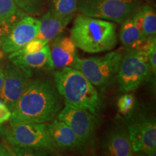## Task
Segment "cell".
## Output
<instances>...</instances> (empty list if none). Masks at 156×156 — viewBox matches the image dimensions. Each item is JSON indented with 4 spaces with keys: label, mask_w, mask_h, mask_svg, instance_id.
<instances>
[{
    "label": "cell",
    "mask_w": 156,
    "mask_h": 156,
    "mask_svg": "<svg viewBox=\"0 0 156 156\" xmlns=\"http://www.w3.org/2000/svg\"><path fill=\"white\" fill-rule=\"evenodd\" d=\"M40 28V20L32 16H24L13 25L1 42L2 50L6 54L22 48L25 44L37 38Z\"/></svg>",
    "instance_id": "obj_10"
},
{
    "label": "cell",
    "mask_w": 156,
    "mask_h": 156,
    "mask_svg": "<svg viewBox=\"0 0 156 156\" xmlns=\"http://www.w3.org/2000/svg\"><path fill=\"white\" fill-rule=\"evenodd\" d=\"M59 16L74 15L77 10V0H51L49 9Z\"/></svg>",
    "instance_id": "obj_20"
},
{
    "label": "cell",
    "mask_w": 156,
    "mask_h": 156,
    "mask_svg": "<svg viewBox=\"0 0 156 156\" xmlns=\"http://www.w3.org/2000/svg\"><path fill=\"white\" fill-rule=\"evenodd\" d=\"M146 53L147 54L148 62H149L152 74H153L154 76L156 75V41H155L150 48H148Z\"/></svg>",
    "instance_id": "obj_24"
},
{
    "label": "cell",
    "mask_w": 156,
    "mask_h": 156,
    "mask_svg": "<svg viewBox=\"0 0 156 156\" xmlns=\"http://www.w3.org/2000/svg\"><path fill=\"white\" fill-rule=\"evenodd\" d=\"M74 15L59 16L48 10L40 20V28L37 38L49 41L57 37L73 18Z\"/></svg>",
    "instance_id": "obj_16"
},
{
    "label": "cell",
    "mask_w": 156,
    "mask_h": 156,
    "mask_svg": "<svg viewBox=\"0 0 156 156\" xmlns=\"http://www.w3.org/2000/svg\"><path fill=\"white\" fill-rule=\"evenodd\" d=\"M123 53L116 50L100 56L76 58L72 67L80 71L90 82L104 92L116 79Z\"/></svg>",
    "instance_id": "obj_4"
},
{
    "label": "cell",
    "mask_w": 156,
    "mask_h": 156,
    "mask_svg": "<svg viewBox=\"0 0 156 156\" xmlns=\"http://www.w3.org/2000/svg\"><path fill=\"white\" fill-rule=\"evenodd\" d=\"M11 114L12 112L8 107L2 101H0V125L9 121Z\"/></svg>",
    "instance_id": "obj_25"
},
{
    "label": "cell",
    "mask_w": 156,
    "mask_h": 156,
    "mask_svg": "<svg viewBox=\"0 0 156 156\" xmlns=\"http://www.w3.org/2000/svg\"><path fill=\"white\" fill-rule=\"evenodd\" d=\"M126 127L134 153L155 155L156 123L153 116L140 114L129 119Z\"/></svg>",
    "instance_id": "obj_8"
},
{
    "label": "cell",
    "mask_w": 156,
    "mask_h": 156,
    "mask_svg": "<svg viewBox=\"0 0 156 156\" xmlns=\"http://www.w3.org/2000/svg\"><path fill=\"white\" fill-rule=\"evenodd\" d=\"M17 7L25 13L37 15L41 13L44 7L43 0H13Z\"/></svg>",
    "instance_id": "obj_21"
},
{
    "label": "cell",
    "mask_w": 156,
    "mask_h": 156,
    "mask_svg": "<svg viewBox=\"0 0 156 156\" xmlns=\"http://www.w3.org/2000/svg\"><path fill=\"white\" fill-rule=\"evenodd\" d=\"M61 106V95L51 81L30 80L12 111L9 125L48 122L58 114Z\"/></svg>",
    "instance_id": "obj_1"
},
{
    "label": "cell",
    "mask_w": 156,
    "mask_h": 156,
    "mask_svg": "<svg viewBox=\"0 0 156 156\" xmlns=\"http://www.w3.org/2000/svg\"><path fill=\"white\" fill-rule=\"evenodd\" d=\"M57 119L67 124L85 145L92 142L97 119L88 111L65 104L58 113Z\"/></svg>",
    "instance_id": "obj_9"
},
{
    "label": "cell",
    "mask_w": 156,
    "mask_h": 156,
    "mask_svg": "<svg viewBox=\"0 0 156 156\" xmlns=\"http://www.w3.org/2000/svg\"><path fill=\"white\" fill-rule=\"evenodd\" d=\"M4 79H5V74H4V70L0 67V92H1L2 88Z\"/></svg>",
    "instance_id": "obj_26"
},
{
    "label": "cell",
    "mask_w": 156,
    "mask_h": 156,
    "mask_svg": "<svg viewBox=\"0 0 156 156\" xmlns=\"http://www.w3.org/2000/svg\"><path fill=\"white\" fill-rule=\"evenodd\" d=\"M25 16L13 0H0V44L17 21Z\"/></svg>",
    "instance_id": "obj_17"
},
{
    "label": "cell",
    "mask_w": 156,
    "mask_h": 156,
    "mask_svg": "<svg viewBox=\"0 0 156 156\" xmlns=\"http://www.w3.org/2000/svg\"><path fill=\"white\" fill-rule=\"evenodd\" d=\"M132 16L121 23L119 30L120 41L127 50L137 49L141 43L147 38L136 27Z\"/></svg>",
    "instance_id": "obj_18"
},
{
    "label": "cell",
    "mask_w": 156,
    "mask_h": 156,
    "mask_svg": "<svg viewBox=\"0 0 156 156\" xmlns=\"http://www.w3.org/2000/svg\"><path fill=\"white\" fill-rule=\"evenodd\" d=\"M135 103L136 99L134 95L126 93L119 98L117 103L119 111L122 114H129L133 110Z\"/></svg>",
    "instance_id": "obj_23"
},
{
    "label": "cell",
    "mask_w": 156,
    "mask_h": 156,
    "mask_svg": "<svg viewBox=\"0 0 156 156\" xmlns=\"http://www.w3.org/2000/svg\"><path fill=\"white\" fill-rule=\"evenodd\" d=\"M5 140L12 145L23 147L44 149L56 153L51 142L46 123L18 124L9 125L2 130Z\"/></svg>",
    "instance_id": "obj_7"
},
{
    "label": "cell",
    "mask_w": 156,
    "mask_h": 156,
    "mask_svg": "<svg viewBox=\"0 0 156 156\" xmlns=\"http://www.w3.org/2000/svg\"><path fill=\"white\" fill-rule=\"evenodd\" d=\"M102 148L108 155L132 156L134 154L125 126H119L111 130L103 140Z\"/></svg>",
    "instance_id": "obj_14"
},
{
    "label": "cell",
    "mask_w": 156,
    "mask_h": 156,
    "mask_svg": "<svg viewBox=\"0 0 156 156\" xmlns=\"http://www.w3.org/2000/svg\"><path fill=\"white\" fill-rule=\"evenodd\" d=\"M142 6V0H77V10L86 16L122 23Z\"/></svg>",
    "instance_id": "obj_5"
},
{
    "label": "cell",
    "mask_w": 156,
    "mask_h": 156,
    "mask_svg": "<svg viewBox=\"0 0 156 156\" xmlns=\"http://www.w3.org/2000/svg\"><path fill=\"white\" fill-rule=\"evenodd\" d=\"M70 38L76 47L87 53L108 51L117 44L116 26L112 21L78 14L74 20Z\"/></svg>",
    "instance_id": "obj_3"
},
{
    "label": "cell",
    "mask_w": 156,
    "mask_h": 156,
    "mask_svg": "<svg viewBox=\"0 0 156 156\" xmlns=\"http://www.w3.org/2000/svg\"><path fill=\"white\" fill-rule=\"evenodd\" d=\"M54 77L56 88L65 104L98 116L103 107L102 99L95 87L80 71L67 67L54 73Z\"/></svg>",
    "instance_id": "obj_2"
},
{
    "label": "cell",
    "mask_w": 156,
    "mask_h": 156,
    "mask_svg": "<svg viewBox=\"0 0 156 156\" xmlns=\"http://www.w3.org/2000/svg\"><path fill=\"white\" fill-rule=\"evenodd\" d=\"M9 58L11 59L12 63L23 69L30 77L36 70L54 69L48 44H46L44 48L35 53L17 54Z\"/></svg>",
    "instance_id": "obj_13"
},
{
    "label": "cell",
    "mask_w": 156,
    "mask_h": 156,
    "mask_svg": "<svg viewBox=\"0 0 156 156\" xmlns=\"http://www.w3.org/2000/svg\"><path fill=\"white\" fill-rule=\"evenodd\" d=\"M2 132V128H0V136H1Z\"/></svg>",
    "instance_id": "obj_27"
},
{
    "label": "cell",
    "mask_w": 156,
    "mask_h": 156,
    "mask_svg": "<svg viewBox=\"0 0 156 156\" xmlns=\"http://www.w3.org/2000/svg\"><path fill=\"white\" fill-rule=\"evenodd\" d=\"M4 74L5 79L0 92V99L12 112L24 92L30 77L12 63L6 66Z\"/></svg>",
    "instance_id": "obj_11"
},
{
    "label": "cell",
    "mask_w": 156,
    "mask_h": 156,
    "mask_svg": "<svg viewBox=\"0 0 156 156\" xmlns=\"http://www.w3.org/2000/svg\"><path fill=\"white\" fill-rule=\"evenodd\" d=\"M48 44V41L46 40H43V39H40L38 38H36L28 42V44H25L24 46L20 49L16 51L12 52L10 54L9 56L17 55V54H30V53H35V52L38 51L44 48L46 44Z\"/></svg>",
    "instance_id": "obj_22"
},
{
    "label": "cell",
    "mask_w": 156,
    "mask_h": 156,
    "mask_svg": "<svg viewBox=\"0 0 156 156\" xmlns=\"http://www.w3.org/2000/svg\"><path fill=\"white\" fill-rule=\"evenodd\" d=\"M152 73L147 54L142 50L129 49L121 60L117 80L119 90L128 93L138 88Z\"/></svg>",
    "instance_id": "obj_6"
},
{
    "label": "cell",
    "mask_w": 156,
    "mask_h": 156,
    "mask_svg": "<svg viewBox=\"0 0 156 156\" xmlns=\"http://www.w3.org/2000/svg\"><path fill=\"white\" fill-rule=\"evenodd\" d=\"M48 132L52 145L56 151H80L85 145L67 124L55 119L48 125Z\"/></svg>",
    "instance_id": "obj_12"
},
{
    "label": "cell",
    "mask_w": 156,
    "mask_h": 156,
    "mask_svg": "<svg viewBox=\"0 0 156 156\" xmlns=\"http://www.w3.org/2000/svg\"><path fill=\"white\" fill-rule=\"evenodd\" d=\"M140 12L142 20V34L145 38L155 36L156 13L155 9L151 5H142Z\"/></svg>",
    "instance_id": "obj_19"
},
{
    "label": "cell",
    "mask_w": 156,
    "mask_h": 156,
    "mask_svg": "<svg viewBox=\"0 0 156 156\" xmlns=\"http://www.w3.org/2000/svg\"><path fill=\"white\" fill-rule=\"evenodd\" d=\"M49 47L54 68L72 67L77 58V47L69 37L57 38Z\"/></svg>",
    "instance_id": "obj_15"
}]
</instances>
